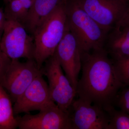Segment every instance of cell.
Here are the masks:
<instances>
[{
    "label": "cell",
    "mask_w": 129,
    "mask_h": 129,
    "mask_svg": "<svg viewBox=\"0 0 129 129\" xmlns=\"http://www.w3.org/2000/svg\"><path fill=\"white\" fill-rule=\"evenodd\" d=\"M81 62L82 74L76 95L103 108L113 105L118 92L124 87L105 48L83 52Z\"/></svg>",
    "instance_id": "1"
},
{
    "label": "cell",
    "mask_w": 129,
    "mask_h": 129,
    "mask_svg": "<svg viewBox=\"0 0 129 129\" xmlns=\"http://www.w3.org/2000/svg\"><path fill=\"white\" fill-rule=\"evenodd\" d=\"M66 1L59 5L32 34L35 45L34 60L40 68L54 55L67 30Z\"/></svg>",
    "instance_id": "3"
},
{
    "label": "cell",
    "mask_w": 129,
    "mask_h": 129,
    "mask_svg": "<svg viewBox=\"0 0 129 129\" xmlns=\"http://www.w3.org/2000/svg\"><path fill=\"white\" fill-rule=\"evenodd\" d=\"M6 21L4 11L2 8H0V41L4 31Z\"/></svg>",
    "instance_id": "20"
},
{
    "label": "cell",
    "mask_w": 129,
    "mask_h": 129,
    "mask_svg": "<svg viewBox=\"0 0 129 129\" xmlns=\"http://www.w3.org/2000/svg\"><path fill=\"white\" fill-rule=\"evenodd\" d=\"M13 102L9 94L0 84V129L18 127L17 117H14Z\"/></svg>",
    "instance_id": "14"
},
{
    "label": "cell",
    "mask_w": 129,
    "mask_h": 129,
    "mask_svg": "<svg viewBox=\"0 0 129 129\" xmlns=\"http://www.w3.org/2000/svg\"><path fill=\"white\" fill-rule=\"evenodd\" d=\"M20 1L22 3L27 16L29 9L34 3V0H20Z\"/></svg>",
    "instance_id": "21"
},
{
    "label": "cell",
    "mask_w": 129,
    "mask_h": 129,
    "mask_svg": "<svg viewBox=\"0 0 129 129\" xmlns=\"http://www.w3.org/2000/svg\"><path fill=\"white\" fill-rule=\"evenodd\" d=\"M112 61L115 72L120 83L124 87L129 86V57Z\"/></svg>",
    "instance_id": "17"
},
{
    "label": "cell",
    "mask_w": 129,
    "mask_h": 129,
    "mask_svg": "<svg viewBox=\"0 0 129 129\" xmlns=\"http://www.w3.org/2000/svg\"><path fill=\"white\" fill-rule=\"evenodd\" d=\"M69 112L73 129H108V114L101 106L79 98Z\"/></svg>",
    "instance_id": "7"
},
{
    "label": "cell",
    "mask_w": 129,
    "mask_h": 129,
    "mask_svg": "<svg viewBox=\"0 0 129 129\" xmlns=\"http://www.w3.org/2000/svg\"><path fill=\"white\" fill-rule=\"evenodd\" d=\"M12 60L0 48V84L9 68Z\"/></svg>",
    "instance_id": "18"
},
{
    "label": "cell",
    "mask_w": 129,
    "mask_h": 129,
    "mask_svg": "<svg viewBox=\"0 0 129 129\" xmlns=\"http://www.w3.org/2000/svg\"><path fill=\"white\" fill-rule=\"evenodd\" d=\"M19 129H73L69 112L53 103L35 115L17 117Z\"/></svg>",
    "instance_id": "8"
},
{
    "label": "cell",
    "mask_w": 129,
    "mask_h": 129,
    "mask_svg": "<svg viewBox=\"0 0 129 129\" xmlns=\"http://www.w3.org/2000/svg\"><path fill=\"white\" fill-rule=\"evenodd\" d=\"M43 75L37 76L16 100L13 107L14 115L40 111L54 102Z\"/></svg>",
    "instance_id": "11"
},
{
    "label": "cell",
    "mask_w": 129,
    "mask_h": 129,
    "mask_svg": "<svg viewBox=\"0 0 129 129\" xmlns=\"http://www.w3.org/2000/svg\"><path fill=\"white\" fill-rule=\"evenodd\" d=\"M65 0H34L25 18L24 26L33 34L44 20Z\"/></svg>",
    "instance_id": "13"
},
{
    "label": "cell",
    "mask_w": 129,
    "mask_h": 129,
    "mask_svg": "<svg viewBox=\"0 0 129 129\" xmlns=\"http://www.w3.org/2000/svg\"><path fill=\"white\" fill-rule=\"evenodd\" d=\"M78 1L83 10L109 32L120 20L127 6L122 0Z\"/></svg>",
    "instance_id": "10"
},
{
    "label": "cell",
    "mask_w": 129,
    "mask_h": 129,
    "mask_svg": "<svg viewBox=\"0 0 129 129\" xmlns=\"http://www.w3.org/2000/svg\"><path fill=\"white\" fill-rule=\"evenodd\" d=\"M5 3L4 11L7 20L18 21L24 24L27 14L20 0H3Z\"/></svg>",
    "instance_id": "16"
},
{
    "label": "cell",
    "mask_w": 129,
    "mask_h": 129,
    "mask_svg": "<svg viewBox=\"0 0 129 129\" xmlns=\"http://www.w3.org/2000/svg\"><path fill=\"white\" fill-rule=\"evenodd\" d=\"M43 74L34 59L21 62L19 59L11 62L1 84L7 90L12 102L16 100L28 87L35 79Z\"/></svg>",
    "instance_id": "6"
},
{
    "label": "cell",
    "mask_w": 129,
    "mask_h": 129,
    "mask_svg": "<svg viewBox=\"0 0 129 129\" xmlns=\"http://www.w3.org/2000/svg\"><path fill=\"white\" fill-rule=\"evenodd\" d=\"M41 68L43 75L48 81L51 98L60 108L69 112L76 95V90L62 71V67L55 54L45 62Z\"/></svg>",
    "instance_id": "4"
},
{
    "label": "cell",
    "mask_w": 129,
    "mask_h": 129,
    "mask_svg": "<svg viewBox=\"0 0 129 129\" xmlns=\"http://www.w3.org/2000/svg\"><path fill=\"white\" fill-rule=\"evenodd\" d=\"M67 26L83 52L104 48L109 32L81 7L78 0H66Z\"/></svg>",
    "instance_id": "2"
},
{
    "label": "cell",
    "mask_w": 129,
    "mask_h": 129,
    "mask_svg": "<svg viewBox=\"0 0 129 129\" xmlns=\"http://www.w3.org/2000/svg\"><path fill=\"white\" fill-rule=\"evenodd\" d=\"M27 31L23 24L18 21L6 19L0 48L11 60L22 58L34 59V38Z\"/></svg>",
    "instance_id": "5"
},
{
    "label": "cell",
    "mask_w": 129,
    "mask_h": 129,
    "mask_svg": "<svg viewBox=\"0 0 129 129\" xmlns=\"http://www.w3.org/2000/svg\"><path fill=\"white\" fill-rule=\"evenodd\" d=\"M82 53L78 42L67 26L64 36L54 54L76 91L81 70Z\"/></svg>",
    "instance_id": "9"
},
{
    "label": "cell",
    "mask_w": 129,
    "mask_h": 129,
    "mask_svg": "<svg viewBox=\"0 0 129 129\" xmlns=\"http://www.w3.org/2000/svg\"><path fill=\"white\" fill-rule=\"evenodd\" d=\"M116 25L129 27V6H127L122 17Z\"/></svg>",
    "instance_id": "19"
},
{
    "label": "cell",
    "mask_w": 129,
    "mask_h": 129,
    "mask_svg": "<svg viewBox=\"0 0 129 129\" xmlns=\"http://www.w3.org/2000/svg\"><path fill=\"white\" fill-rule=\"evenodd\" d=\"M108 114V129H129V114L124 111L117 110L113 104L103 108Z\"/></svg>",
    "instance_id": "15"
},
{
    "label": "cell",
    "mask_w": 129,
    "mask_h": 129,
    "mask_svg": "<svg viewBox=\"0 0 129 129\" xmlns=\"http://www.w3.org/2000/svg\"><path fill=\"white\" fill-rule=\"evenodd\" d=\"M108 35L105 50L112 60L129 57V27L116 25Z\"/></svg>",
    "instance_id": "12"
}]
</instances>
